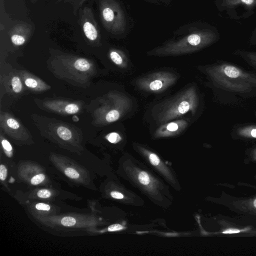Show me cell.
Masks as SVG:
<instances>
[{
	"label": "cell",
	"instance_id": "cell-1",
	"mask_svg": "<svg viewBox=\"0 0 256 256\" xmlns=\"http://www.w3.org/2000/svg\"><path fill=\"white\" fill-rule=\"evenodd\" d=\"M216 38L212 29L198 22H190L180 27L172 38L148 51L147 55L163 56L190 54L212 44Z\"/></svg>",
	"mask_w": 256,
	"mask_h": 256
},
{
	"label": "cell",
	"instance_id": "cell-2",
	"mask_svg": "<svg viewBox=\"0 0 256 256\" xmlns=\"http://www.w3.org/2000/svg\"><path fill=\"white\" fill-rule=\"evenodd\" d=\"M48 66L56 78L83 88L90 86L96 74L95 66L91 60L64 53L52 54Z\"/></svg>",
	"mask_w": 256,
	"mask_h": 256
},
{
	"label": "cell",
	"instance_id": "cell-3",
	"mask_svg": "<svg viewBox=\"0 0 256 256\" xmlns=\"http://www.w3.org/2000/svg\"><path fill=\"white\" fill-rule=\"evenodd\" d=\"M32 119L42 136L64 148L80 150L82 135L78 127L36 114H32Z\"/></svg>",
	"mask_w": 256,
	"mask_h": 256
},
{
	"label": "cell",
	"instance_id": "cell-4",
	"mask_svg": "<svg viewBox=\"0 0 256 256\" xmlns=\"http://www.w3.org/2000/svg\"><path fill=\"white\" fill-rule=\"evenodd\" d=\"M198 104V96L192 86L156 105L152 114L160 125L178 118L190 112L194 115Z\"/></svg>",
	"mask_w": 256,
	"mask_h": 256
},
{
	"label": "cell",
	"instance_id": "cell-5",
	"mask_svg": "<svg viewBox=\"0 0 256 256\" xmlns=\"http://www.w3.org/2000/svg\"><path fill=\"white\" fill-rule=\"evenodd\" d=\"M132 102L128 96L118 92L112 91L102 100L100 104L94 112L92 123L97 126L115 122L131 109Z\"/></svg>",
	"mask_w": 256,
	"mask_h": 256
},
{
	"label": "cell",
	"instance_id": "cell-6",
	"mask_svg": "<svg viewBox=\"0 0 256 256\" xmlns=\"http://www.w3.org/2000/svg\"><path fill=\"white\" fill-rule=\"evenodd\" d=\"M100 17L103 26L113 36L122 38L128 34L129 20L118 0H98Z\"/></svg>",
	"mask_w": 256,
	"mask_h": 256
},
{
	"label": "cell",
	"instance_id": "cell-7",
	"mask_svg": "<svg viewBox=\"0 0 256 256\" xmlns=\"http://www.w3.org/2000/svg\"><path fill=\"white\" fill-rule=\"evenodd\" d=\"M177 79V76L172 72L160 71L138 78L136 84L140 90L152 93H158L174 84Z\"/></svg>",
	"mask_w": 256,
	"mask_h": 256
},
{
	"label": "cell",
	"instance_id": "cell-8",
	"mask_svg": "<svg viewBox=\"0 0 256 256\" xmlns=\"http://www.w3.org/2000/svg\"><path fill=\"white\" fill-rule=\"evenodd\" d=\"M0 128L14 140L24 144L32 143V137L28 130L12 114L0 111Z\"/></svg>",
	"mask_w": 256,
	"mask_h": 256
},
{
	"label": "cell",
	"instance_id": "cell-9",
	"mask_svg": "<svg viewBox=\"0 0 256 256\" xmlns=\"http://www.w3.org/2000/svg\"><path fill=\"white\" fill-rule=\"evenodd\" d=\"M80 24L88 42L96 46L101 45V34L91 8L84 7L80 11Z\"/></svg>",
	"mask_w": 256,
	"mask_h": 256
},
{
	"label": "cell",
	"instance_id": "cell-10",
	"mask_svg": "<svg viewBox=\"0 0 256 256\" xmlns=\"http://www.w3.org/2000/svg\"><path fill=\"white\" fill-rule=\"evenodd\" d=\"M206 71L216 73L230 79L246 82L256 86V76L246 72L242 69L228 64L208 67Z\"/></svg>",
	"mask_w": 256,
	"mask_h": 256
},
{
	"label": "cell",
	"instance_id": "cell-11",
	"mask_svg": "<svg viewBox=\"0 0 256 256\" xmlns=\"http://www.w3.org/2000/svg\"><path fill=\"white\" fill-rule=\"evenodd\" d=\"M35 103L42 109L62 115H71L82 110L80 102L64 100H42L34 98Z\"/></svg>",
	"mask_w": 256,
	"mask_h": 256
},
{
	"label": "cell",
	"instance_id": "cell-12",
	"mask_svg": "<svg viewBox=\"0 0 256 256\" xmlns=\"http://www.w3.org/2000/svg\"><path fill=\"white\" fill-rule=\"evenodd\" d=\"M206 72L213 82L226 90L239 92H248L252 90V86L249 84L234 80L213 72Z\"/></svg>",
	"mask_w": 256,
	"mask_h": 256
},
{
	"label": "cell",
	"instance_id": "cell-13",
	"mask_svg": "<svg viewBox=\"0 0 256 256\" xmlns=\"http://www.w3.org/2000/svg\"><path fill=\"white\" fill-rule=\"evenodd\" d=\"M188 122L184 119L167 122L160 126L154 132L156 138L174 136L183 132L188 126Z\"/></svg>",
	"mask_w": 256,
	"mask_h": 256
},
{
	"label": "cell",
	"instance_id": "cell-14",
	"mask_svg": "<svg viewBox=\"0 0 256 256\" xmlns=\"http://www.w3.org/2000/svg\"><path fill=\"white\" fill-rule=\"evenodd\" d=\"M18 72L24 86L32 92H43L51 88L50 86L47 84L41 78L26 70H18Z\"/></svg>",
	"mask_w": 256,
	"mask_h": 256
},
{
	"label": "cell",
	"instance_id": "cell-15",
	"mask_svg": "<svg viewBox=\"0 0 256 256\" xmlns=\"http://www.w3.org/2000/svg\"><path fill=\"white\" fill-rule=\"evenodd\" d=\"M32 34V27L27 24L15 25L10 32V36L12 44L20 46L26 43Z\"/></svg>",
	"mask_w": 256,
	"mask_h": 256
},
{
	"label": "cell",
	"instance_id": "cell-16",
	"mask_svg": "<svg viewBox=\"0 0 256 256\" xmlns=\"http://www.w3.org/2000/svg\"><path fill=\"white\" fill-rule=\"evenodd\" d=\"M4 80L5 88L8 93L20 94L24 90V84L18 72H12Z\"/></svg>",
	"mask_w": 256,
	"mask_h": 256
},
{
	"label": "cell",
	"instance_id": "cell-17",
	"mask_svg": "<svg viewBox=\"0 0 256 256\" xmlns=\"http://www.w3.org/2000/svg\"><path fill=\"white\" fill-rule=\"evenodd\" d=\"M234 204L240 212L256 215V196L237 200Z\"/></svg>",
	"mask_w": 256,
	"mask_h": 256
},
{
	"label": "cell",
	"instance_id": "cell-18",
	"mask_svg": "<svg viewBox=\"0 0 256 256\" xmlns=\"http://www.w3.org/2000/svg\"><path fill=\"white\" fill-rule=\"evenodd\" d=\"M108 54L110 60L117 66L121 68H126L128 66V57L126 54L121 49L110 48Z\"/></svg>",
	"mask_w": 256,
	"mask_h": 256
},
{
	"label": "cell",
	"instance_id": "cell-19",
	"mask_svg": "<svg viewBox=\"0 0 256 256\" xmlns=\"http://www.w3.org/2000/svg\"><path fill=\"white\" fill-rule=\"evenodd\" d=\"M222 5L228 8L243 6L251 10L256 7V0H222Z\"/></svg>",
	"mask_w": 256,
	"mask_h": 256
},
{
	"label": "cell",
	"instance_id": "cell-20",
	"mask_svg": "<svg viewBox=\"0 0 256 256\" xmlns=\"http://www.w3.org/2000/svg\"><path fill=\"white\" fill-rule=\"evenodd\" d=\"M237 135L244 138H256V125H248L238 128Z\"/></svg>",
	"mask_w": 256,
	"mask_h": 256
},
{
	"label": "cell",
	"instance_id": "cell-21",
	"mask_svg": "<svg viewBox=\"0 0 256 256\" xmlns=\"http://www.w3.org/2000/svg\"><path fill=\"white\" fill-rule=\"evenodd\" d=\"M64 174L70 179L74 180L80 181L81 174L80 170L73 166H64L62 168Z\"/></svg>",
	"mask_w": 256,
	"mask_h": 256
},
{
	"label": "cell",
	"instance_id": "cell-22",
	"mask_svg": "<svg viewBox=\"0 0 256 256\" xmlns=\"http://www.w3.org/2000/svg\"><path fill=\"white\" fill-rule=\"evenodd\" d=\"M52 210L50 205L44 202L36 203L32 207V212L40 216L48 214L52 212Z\"/></svg>",
	"mask_w": 256,
	"mask_h": 256
},
{
	"label": "cell",
	"instance_id": "cell-23",
	"mask_svg": "<svg viewBox=\"0 0 256 256\" xmlns=\"http://www.w3.org/2000/svg\"><path fill=\"white\" fill-rule=\"evenodd\" d=\"M0 142L2 147L5 154L8 156H12L13 148L10 143L8 140L1 134Z\"/></svg>",
	"mask_w": 256,
	"mask_h": 256
},
{
	"label": "cell",
	"instance_id": "cell-24",
	"mask_svg": "<svg viewBox=\"0 0 256 256\" xmlns=\"http://www.w3.org/2000/svg\"><path fill=\"white\" fill-rule=\"evenodd\" d=\"M61 226L66 227L74 226L78 223L77 219L72 216H64L60 220Z\"/></svg>",
	"mask_w": 256,
	"mask_h": 256
},
{
	"label": "cell",
	"instance_id": "cell-25",
	"mask_svg": "<svg viewBox=\"0 0 256 256\" xmlns=\"http://www.w3.org/2000/svg\"><path fill=\"white\" fill-rule=\"evenodd\" d=\"M105 138L110 143L116 144L122 140V138L118 132H112L107 134Z\"/></svg>",
	"mask_w": 256,
	"mask_h": 256
},
{
	"label": "cell",
	"instance_id": "cell-26",
	"mask_svg": "<svg viewBox=\"0 0 256 256\" xmlns=\"http://www.w3.org/2000/svg\"><path fill=\"white\" fill-rule=\"evenodd\" d=\"M46 179V176L43 173H38L30 180L32 185L36 186L42 183Z\"/></svg>",
	"mask_w": 256,
	"mask_h": 256
},
{
	"label": "cell",
	"instance_id": "cell-27",
	"mask_svg": "<svg viewBox=\"0 0 256 256\" xmlns=\"http://www.w3.org/2000/svg\"><path fill=\"white\" fill-rule=\"evenodd\" d=\"M36 196L42 199H48L52 196V191L48 189H40L36 192Z\"/></svg>",
	"mask_w": 256,
	"mask_h": 256
},
{
	"label": "cell",
	"instance_id": "cell-28",
	"mask_svg": "<svg viewBox=\"0 0 256 256\" xmlns=\"http://www.w3.org/2000/svg\"><path fill=\"white\" fill-rule=\"evenodd\" d=\"M140 182L144 185L148 184L150 182V179L148 174L145 172H141L138 177Z\"/></svg>",
	"mask_w": 256,
	"mask_h": 256
},
{
	"label": "cell",
	"instance_id": "cell-29",
	"mask_svg": "<svg viewBox=\"0 0 256 256\" xmlns=\"http://www.w3.org/2000/svg\"><path fill=\"white\" fill-rule=\"evenodd\" d=\"M248 160L254 162H256V146L251 148L247 152Z\"/></svg>",
	"mask_w": 256,
	"mask_h": 256
},
{
	"label": "cell",
	"instance_id": "cell-30",
	"mask_svg": "<svg viewBox=\"0 0 256 256\" xmlns=\"http://www.w3.org/2000/svg\"><path fill=\"white\" fill-rule=\"evenodd\" d=\"M8 175V170L6 166L1 164L0 166V179L1 181L6 180Z\"/></svg>",
	"mask_w": 256,
	"mask_h": 256
},
{
	"label": "cell",
	"instance_id": "cell-31",
	"mask_svg": "<svg viewBox=\"0 0 256 256\" xmlns=\"http://www.w3.org/2000/svg\"><path fill=\"white\" fill-rule=\"evenodd\" d=\"M148 3L156 4L170 5L171 0H142Z\"/></svg>",
	"mask_w": 256,
	"mask_h": 256
},
{
	"label": "cell",
	"instance_id": "cell-32",
	"mask_svg": "<svg viewBox=\"0 0 256 256\" xmlns=\"http://www.w3.org/2000/svg\"><path fill=\"white\" fill-rule=\"evenodd\" d=\"M70 3H72L74 8V12H76L79 6H81L82 4L86 0H67Z\"/></svg>",
	"mask_w": 256,
	"mask_h": 256
},
{
	"label": "cell",
	"instance_id": "cell-33",
	"mask_svg": "<svg viewBox=\"0 0 256 256\" xmlns=\"http://www.w3.org/2000/svg\"><path fill=\"white\" fill-rule=\"evenodd\" d=\"M245 56L254 64L256 66V53L252 52H244Z\"/></svg>",
	"mask_w": 256,
	"mask_h": 256
},
{
	"label": "cell",
	"instance_id": "cell-34",
	"mask_svg": "<svg viewBox=\"0 0 256 256\" xmlns=\"http://www.w3.org/2000/svg\"><path fill=\"white\" fill-rule=\"evenodd\" d=\"M149 158L151 163L154 166L158 165L160 162L158 157L154 153L150 154Z\"/></svg>",
	"mask_w": 256,
	"mask_h": 256
},
{
	"label": "cell",
	"instance_id": "cell-35",
	"mask_svg": "<svg viewBox=\"0 0 256 256\" xmlns=\"http://www.w3.org/2000/svg\"><path fill=\"white\" fill-rule=\"evenodd\" d=\"M123 228H124V227L122 225L118 224H112V225H110V226H109L108 227V232H114V231L120 230L122 229Z\"/></svg>",
	"mask_w": 256,
	"mask_h": 256
},
{
	"label": "cell",
	"instance_id": "cell-36",
	"mask_svg": "<svg viewBox=\"0 0 256 256\" xmlns=\"http://www.w3.org/2000/svg\"><path fill=\"white\" fill-rule=\"evenodd\" d=\"M110 196L113 198L116 199H122L124 198V196L122 194L115 191L112 192L110 193Z\"/></svg>",
	"mask_w": 256,
	"mask_h": 256
},
{
	"label": "cell",
	"instance_id": "cell-37",
	"mask_svg": "<svg viewBox=\"0 0 256 256\" xmlns=\"http://www.w3.org/2000/svg\"><path fill=\"white\" fill-rule=\"evenodd\" d=\"M254 178L256 180V174L254 175Z\"/></svg>",
	"mask_w": 256,
	"mask_h": 256
},
{
	"label": "cell",
	"instance_id": "cell-38",
	"mask_svg": "<svg viewBox=\"0 0 256 256\" xmlns=\"http://www.w3.org/2000/svg\"><path fill=\"white\" fill-rule=\"evenodd\" d=\"M32 0L35 2V1H36L37 0Z\"/></svg>",
	"mask_w": 256,
	"mask_h": 256
}]
</instances>
